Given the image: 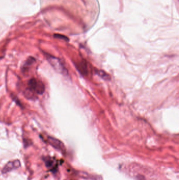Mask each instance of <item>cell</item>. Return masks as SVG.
<instances>
[{
    "label": "cell",
    "mask_w": 179,
    "mask_h": 180,
    "mask_svg": "<svg viewBox=\"0 0 179 180\" xmlns=\"http://www.w3.org/2000/svg\"><path fill=\"white\" fill-rule=\"evenodd\" d=\"M27 90L33 93L34 95H42L45 92V87L42 81L35 78H32L28 81Z\"/></svg>",
    "instance_id": "obj_1"
},
{
    "label": "cell",
    "mask_w": 179,
    "mask_h": 180,
    "mask_svg": "<svg viewBox=\"0 0 179 180\" xmlns=\"http://www.w3.org/2000/svg\"><path fill=\"white\" fill-rule=\"evenodd\" d=\"M96 73L103 79L105 80H109L110 79V75L108 74L106 72L102 70H97Z\"/></svg>",
    "instance_id": "obj_5"
},
{
    "label": "cell",
    "mask_w": 179,
    "mask_h": 180,
    "mask_svg": "<svg viewBox=\"0 0 179 180\" xmlns=\"http://www.w3.org/2000/svg\"><path fill=\"white\" fill-rule=\"evenodd\" d=\"M34 61H35V59H34L33 57H29L28 59L26 61L25 63L23 65V67H22L23 71H26L28 67H29L30 65H31V64H32L34 62Z\"/></svg>",
    "instance_id": "obj_6"
},
{
    "label": "cell",
    "mask_w": 179,
    "mask_h": 180,
    "mask_svg": "<svg viewBox=\"0 0 179 180\" xmlns=\"http://www.w3.org/2000/svg\"><path fill=\"white\" fill-rule=\"evenodd\" d=\"M47 140L49 144L55 149L59 150L63 153L66 152V147H65L64 143L58 139H56L51 136H49Z\"/></svg>",
    "instance_id": "obj_3"
},
{
    "label": "cell",
    "mask_w": 179,
    "mask_h": 180,
    "mask_svg": "<svg viewBox=\"0 0 179 180\" xmlns=\"http://www.w3.org/2000/svg\"><path fill=\"white\" fill-rule=\"evenodd\" d=\"M20 166V163L18 159L8 162V163L5 165L4 168L3 169L2 173H6L14 169H18Z\"/></svg>",
    "instance_id": "obj_4"
},
{
    "label": "cell",
    "mask_w": 179,
    "mask_h": 180,
    "mask_svg": "<svg viewBox=\"0 0 179 180\" xmlns=\"http://www.w3.org/2000/svg\"><path fill=\"white\" fill-rule=\"evenodd\" d=\"M46 58L49 64L57 72L63 75L68 74L67 70L59 59L50 55H47Z\"/></svg>",
    "instance_id": "obj_2"
},
{
    "label": "cell",
    "mask_w": 179,
    "mask_h": 180,
    "mask_svg": "<svg viewBox=\"0 0 179 180\" xmlns=\"http://www.w3.org/2000/svg\"><path fill=\"white\" fill-rule=\"evenodd\" d=\"M55 37H56V38H59V39H63L65 41H68V39L67 38L66 36H64V35H59V34H55L54 35Z\"/></svg>",
    "instance_id": "obj_7"
}]
</instances>
